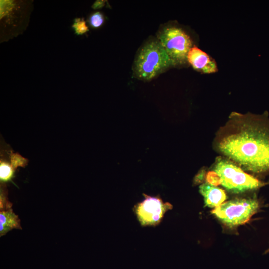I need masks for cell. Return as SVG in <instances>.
I'll list each match as a JSON object with an SVG mask.
<instances>
[{
    "mask_svg": "<svg viewBox=\"0 0 269 269\" xmlns=\"http://www.w3.org/2000/svg\"><path fill=\"white\" fill-rule=\"evenodd\" d=\"M216 150L244 169L260 175L269 173V118L233 112L218 130Z\"/></svg>",
    "mask_w": 269,
    "mask_h": 269,
    "instance_id": "1",
    "label": "cell"
},
{
    "mask_svg": "<svg viewBox=\"0 0 269 269\" xmlns=\"http://www.w3.org/2000/svg\"><path fill=\"white\" fill-rule=\"evenodd\" d=\"M175 65L157 40L147 42L139 51L135 59V76L143 80H150Z\"/></svg>",
    "mask_w": 269,
    "mask_h": 269,
    "instance_id": "2",
    "label": "cell"
},
{
    "mask_svg": "<svg viewBox=\"0 0 269 269\" xmlns=\"http://www.w3.org/2000/svg\"><path fill=\"white\" fill-rule=\"evenodd\" d=\"M220 177L221 184L226 190L239 193L254 190L269 184L245 172L234 163L219 158L215 162L214 170Z\"/></svg>",
    "mask_w": 269,
    "mask_h": 269,
    "instance_id": "3",
    "label": "cell"
},
{
    "mask_svg": "<svg viewBox=\"0 0 269 269\" xmlns=\"http://www.w3.org/2000/svg\"><path fill=\"white\" fill-rule=\"evenodd\" d=\"M260 207L256 198H238L223 203L211 213L226 226L234 227L248 222Z\"/></svg>",
    "mask_w": 269,
    "mask_h": 269,
    "instance_id": "4",
    "label": "cell"
},
{
    "mask_svg": "<svg viewBox=\"0 0 269 269\" xmlns=\"http://www.w3.org/2000/svg\"><path fill=\"white\" fill-rule=\"evenodd\" d=\"M157 38L175 65L187 61L188 53L193 46L191 39L184 30L168 27L159 32Z\"/></svg>",
    "mask_w": 269,
    "mask_h": 269,
    "instance_id": "5",
    "label": "cell"
},
{
    "mask_svg": "<svg viewBox=\"0 0 269 269\" xmlns=\"http://www.w3.org/2000/svg\"><path fill=\"white\" fill-rule=\"evenodd\" d=\"M145 199L134 207L138 221L142 226L156 225L161 221L168 210L172 209L169 203L163 202L158 197L144 194Z\"/></svg>",
    "mask_w": 269,
    "mask_h": 269,
    "instance_id": "6",
    "label": "cell"
},
{
    "mask_svg": "<svg viewBox=\"0 0 269 269\" xmlns=\"http://www.w3.org/2000/svg\"><path fill=\"white\" fill-rule=\"evenodd\" d=\"M187 61L195 70L203 73L210 74L218 71L215 61L195 45L189 51Z\"/></svg>",
    "mask_w": 269,
    "mask_h": 269,
    "instance_id": "7",
    "label": "cell"
},
{
    "mask_svg": "<svg viewBox=\"0 0 269 269\" xmlns=\"http://www.w3.org/2000/svg\"><path fill=\"white\" fill-rule=\"evenodd\" d=\"M199 192L203 196L205 206L216 208L226 199L225 191L216 186L204 183L199 187Z\"/></svg>",
    "mask_w": 269,
    "mask_h": 269,
    "instance_id": "8",
    "label": "cell"
},
{
    "mask_svg": "<svg viewBox=\"0 0 269 269\" xmlns=\"http://www.w3.org/2000/svg\"><path fill=\"white\" fill-rule=\"evenodd\" d=\"M13 229H22L18 216L11 209L0 211V236L4 235Z\"/></svg>",
    "mask_w": 269,
    "mask_h": 269,
    "instance_id": "9",
    "label": "cell"
},
{
    "mask_svg": "<svg viewBox=\"0 0 269 269\" xmlns=\"http://www.w3.org/2000/svg\"><path fill=\"white\" fill-rule=\"evenodd\" d=\"M104 21L103 15L100 12L93 13L89 17V23L90 25L93 28L100 27Z\"/></svg>",
    "mask_w": 269,
    "mask_h": 269,
    "instance_id": "10",
    "label": "cell"
},
{
    "mask_svg": "<svg viewBox=\"0 0 269 269\" xmlns=\"http://www.w3.org/2000/svg\"><path fill=\"white\" fill-rule=\"evenodd\" d=\"M13 174V171L11 167L5 163H2L0 167V177L1 180L7 181L9 180Z\"/></svg>",
    "mask_w": 269,
    "mask_h": 269,
    "instance_id": "11",
    "label": "cell"
},
{
    "mask_svg": "<svg viewBox=\"0 0 269 269\" xmlns=\"http://www.w3.org/2000/svg\"><path fill=\"white\" fill-rule=\"evenodd\" d=\"M207 183L216 186L221 184V179L219 175L214 171H208L206 175Z\"/></svg>",
    "mask_w": 269,
    "mask_h": 269,
    "instance_id": "12",
    "label": "cell"
},
{
    "mask_svg": "<svg viewBox=\"0 0 269 269\" xmlns=\"http://www.w3.org/2000/svg\"><path fill=\"white\" fill-rule=\"evenodd\" d=\"M73 27L77 34H82L88 30L85 22L83 20L81 21L80 19L76 20Z\"/></svg>",
    "mask_w": 269,
    "mask_h": 269,
    "instance_id": "13",
    "label": "cell"
},
{
    "mask_svg": "<svg viewBox=\"0 0 269 269\" xmlns=\"http://www.w3.org/2000/svg\"><path fill=\"white\" fill-rule=\"evenodd\" d=\"M205 172L204 171H200L195 177V182L196 183L202 182L205 179Z\"/></svg>",
    "mask_w": 269,
    "mask_h": 269,
    "instance_id": "14",
    "label": "cell"
},
{
    "mask_svg": "<svg viewBox=\"0 0 269 269\" xmlns=\"http://www.w3.org/2000/svg\"><path fill=\"white\" fill-rule=\"evenodd\" d=\"M105 0H98L96 1L93 5L92 7L94 9L100 8L104 6Z\"/></svg>",
    "mask_w": 269,
    "mask_h": 269,
    "instance_id": "15",
    "label": "cell"
},
{
    "mask_svg": "<svg viewBox=\"0 0 269 269\" xmlns=\"http://www.w3.org/2000/svg\"><path fill=\"white\" fill-rule=\"evenodd\" d=\"M269 252V248L267 250H266L265 251V252H264V254H267V253H268Z\"/></svg>",
    "mask_w": 269,
    "mask_h": 269,
    "instance_id": "16",
    "label": "cell"
}]
</instances>
